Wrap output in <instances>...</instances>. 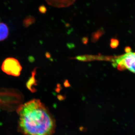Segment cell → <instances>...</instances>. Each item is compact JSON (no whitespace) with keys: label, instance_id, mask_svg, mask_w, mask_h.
<instances>
[{"label":"cell","instance_id":"52a82bcc","mask_svg":"<svg viewBox=\"0 0 135 135\" xmlns=\"http://www.w3.org/2000/svg\"><path fill=\"white\" fill-rule=\"evenodd\" d=\"M104 33L103 30L101 29L98 30L95 33H93L92 36V41L93 42H96L97 41Z\"/></svg>","mask_w":135,"mask_h":135},{"label":"cell","instance_id":"8992f818","mask_svg":"<svg viewBox=\"0 0 135 135\" xmlns=\"http://www.w3.org/2000/svg\"><path fill=\"white\" fill-rule=\"evenodd\" d=\"M9 35V29L6 24L0 23V41L5 40Z\"/></svg>","mask_w":135,"mask_h":135},{"label":"cell","instance_id":"277c9868","mask_svg":"<svg viewBox=\"0 0 135 135\" xmlns=\"http://www.w3.org/2000/svg\"><path fill=\"white\" fill-rule=\"evenodd\" d=\"M1 68L2 71L7 74L15 77L19 76L22 70V67L19 61L12 57L5 59Z\"/></svg>","mask_w":135,"mask_h":135},{"label":"cell","instance_id":"5b68a950","mask_svg":"<svg viewBox=\"0 0 135 135\" xmlns=\"http://www.w3.org/2000/svg\"><path fill=\"white\" fill-rule=\"evenodd\" d=\"M36 69H35L34 71H32V77H30L26 84L27 88L32 93H34L36 92V89L34 87L37 84L36 80L35 78V75L36 73Z\"/></svg>","mask_w":135,"mask_h":135},{"label":"cell","instance_id":"ba28073f","mask_svg":"<svg viewBox=\"0 0 135 135\" xmlns=\"http://www.w3.org/2000/svg\"><path fill=\"white\" fill-rule=\"evenodd\" d=\"M119 44V41L118 40L115 38H112L111 40L110 46L111 48H116Z\"/></svg>","mask_w":135,"mask_h":135},{"label":"cell","instance_id":"7a4b0ae2","mask_svg":"<svg viewBox=\"0 0 135 135\" xmlns=\"http://www.w3.org/2000/svg\"><path fill=\"white\" fill-rule=\"evenodd\" d=\"M24 97L22 93L13 88H0V109L8 112L16 110L23 104Z\"/></svg>","mask_w":135,"mask_h":135},{"label":"cell","instance_id":"9c48e42d","mask_svg":"<svg viewBox=\"0 0 135 135\" xmlns=\"http://www.w3.org/2000/svg\"><path fill=\"white\" fill-rule=\"evenodd\" d=\"M64 85L65 87H69L70 86V84L69 83L68 80H66L65 81Z\"/></svg>","mask_w":135,"mask_h":135},{"label":"cell","instance_id":"3957f363","mask_svg":"<svg viewBox=\"0 0 135 135\" xmlns=\"http://www.w3.org/2000/svg\"><path fill=\"white\" fill-rule=\"evenodd\" d=\"M113 66L120 71L126 69L135 73V52H130L113 59Z\"/></svg>","mask_w":135,"mask_h":135},{"label":"cell","instance_id":"8fae6325","mask_svg":"<svg viewBox=\"0 0 135 135\" xmlns=\"http://www.w3.org/2000/svg\"><path fill=\"white\" fill-rule=\"evenodd\" d=\"M131 48L129 47H127L125 48V51L126 53H128L131 52Z\"/></svg>","mask_w":135,"mask_h":135},{"label":"cell","instance_id":"6da1fadb","mask_svg":"<svg viewBox=\"0 0 135 135\" xmlns=\"http://www.w3.org/2000/svg\"><path fill=\"white\" fill-rule=\"evenodd\" d=\"M18 130L24 135H53L56 122L48 108L40 100L22 104L16 110Z\"/></svg>","mask_w":135,"mask_h":135},{"label":"cell","instance_id":"30bf717a","mask_svg":"<svg viewBox=\"0 0 135 135\" xmlns=\"http://www.w3.org/2000/svg\"><path fill=\"white\" fill-rule=\"evenodd\" d=\"M82 41L84 44H86L88 41V39L86 37H85L82 39Z\"/></svg>","mask_w":135,"mask_h":135}]
</instances>
